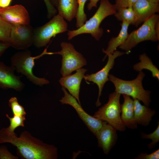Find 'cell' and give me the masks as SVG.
<instances>
[{"label":"cell","instance_id":"obj_1","mask_svg":"<svg viewBox=\"0 0 159 159\" xmlns=\"http://www.w3.org/2000/svg\"><path fill=\"white\" fill-rule=\"evenodd\" d=\"M8 143L16 146L17 154L22 159H56L57 148L44 143L33 137L27 131L22 132L17 137L16 134H9L2 128L0 130V143Z\"/></svg>","mask_w":159,"mask_h":159},{"label":"cell","instance_id":"obj_2","mask_svg":"<svg viewBox=\"0 0 159 159\" xmlns=\"http://www.w3.org/2000/svg\"><path fill=\"white\" fill-rule=\"evenodd\" d=\"M116 11L114 4H111L109 0H100L98 8L92 17L80 27L68 31V39L71 40L81 34H89L99 41L103 34V29L100 27L101 23L105 18L114 14Z\"/></svg>","mask_w":159,"mask_h":159},{"label":"cell","instance_id":"obj_3","mask_svg":"<svg viewBox=\"0 0 159 159\" xmlns=\"http://www.w3.org/2000/svg\"><path fill=\"white\" fill-rule=\"evenodd\" d=\"M45 55H52V53L47 52L46 49L39 55L33 57L29 50H22L16 53L11 57V66L14 70L25 76L33 84L42 86L49 84V81L45 78L36 76L33 70L35 66V60Z\"/></svg>","mask_w":159,"mask_h":159},{"label":"cell","instance_id":"obj_4","mask_svg":"<svg viewBox=\"0 0 159 159\" xmlns=\"http://www.w3.org/2000/svg\"><path fill=\"white\" fill-rule=\"evenodd\" d=\"M145 74L142 71L139 72L137 77L131 80H124L112 74H109V81L114 84L117 93L128 95L133 99L141 101L145 105L149 107L151 102V91L145 90L142 81Z\"/></svg>","mask_w":159,"mask_h":159},{"label":"cell","instance_id":"obj_5","mask_svg":"<svg viewBox=\"0 0 159 159\" xmlns=\"http://www.w3.org/2000/svg\"><path fill=\"white\" fill-rule=\"evenodd\" d=\"M159 16L154 14L145 21L138 29L129 34L119 48L127 53L138 43L146 40L156 42L159 39Z\"/></svg>","mask_w":159,"mask_h":159},{"label":"cell","instance_id":"obj_6","mask_svg":"<svg viewBox=\"0 0 159 159\" xmlns=\"http://www.w3.org/2000/svg\"><path fill=\"white\" fill-rule=\"evenodd\" d=\"M120 96L115 91L110 94L107 103L100 108L92 116L107 122L116 130L123 132L126 127L122 122L120 115Z\"/></svg>","mask_w":159,"mask_h":159},{"label":"cell","instance_id":"obj_7","mask_svg":"<svg viewBox=\"0 0 159 159\" xmlns=\"http://www.w3.org/2000/svg\"><path fill=\"white\" fill-rule=\"evenodd\" d=\"M68 24L59 14L54 15L49 22L34 29L33 44L40 48L46 47L51 38L67 30Z\"/></svg>","mask_w":159,"mask_h":159},{"label":"cell","instance_id":"obj_8","mask_svg":"<svg viewBox=\"0 0 159 159\" xmlns=\"http://www.w3.org/2000/svg\"><path fill=\"white\" fill-rule=\"evenodd\" d=\"M61 50L52 52V55L57 54L62 57L60 72L62 77L71 74L77 70L87 64L86 59L80 52L77 51L73 45L69 42H62L60 44Z\"/></svg>","mask_w":159,"mask_h":159},{"label":"cell","instance_id":"obj_9","mask_svg":"<svg viewBox=\"0 0 159 159\" xmlns=\"http://www.w3.org/2000/svg\"><path fill=\"white\" fill-rule=\"evenodd\" d=\"M34 29L30 25H12L9 43L11 47L19 50L27 49L33 44Z\"/></svg>","mask_w":159,"mask_h":159},{"label":"cell","instance_id":"obj_10","mask_svg":"<svg viewBox=\"0 0 159 159\" xmlns=\"http://www.w3.org/2000/svg\"><path fill=\"white\" fill-rule=\"evenodd\" d=\"M126 52H121L118 50H115L112 54L107 55L108 59L105 66L97 72L91 74H86L84 78L87 82H92L96 84L98 86L99 89L98 97L95 104L97 107L101 105L100 101V98L102 95V92L105 83L109 81L108 75L110 71L114 66L115 59L117 57L120 56Z\"/></svg>","mask_w":159,"mask_h":159},{"label":"cell","instance_id":"obj_11","mask_svg":"<svg viewBox=\"0 0 159 159\" xmlns=\"http://www.w3.org/2000/svg\"><path fill=\"white\" fill-rule=\"evenodd\" d=\"M62 90L64 95L59 100L60 102L62 104H68L73 107L80 118L95 135L102 127L103 121L87 114L83 109L77 100L69 93L64 87H62Z\"/></svg>","mask_w":159,"mask_h":159},{"label":"cell","instance_id":"obj_12","mask_svg":"<svg viewBox=\"0 0 159 159\" xmlns=\"http://www.w3.org/2000/svg\"><path fill=\"white\" fill-rule=\"evenodd\" d=\"M0 16L6 21L11 25L30 24L29 13L25 8L20 4L0 8Z\"/></svg>","mask_w":159,"mask_h":159},{"label":"cell","instance_id":"obj_13","mask_svg":"<svg viewBox=\"0 0 159 159\" xmlns=\"http://www.w3.org/2000/svg\"><path fill=\"white\" fill-rule=\"evenodd\" d=\"M116 131L111 125L103 121L102 127L95 135L98 147L102 148L106 154L109 153L116 144L118 138Z\"/></svg>","mask_w":159,"mask_h":159},{"label":"cell","instance_id":"obj_14","mask_svg":"<svg viewBox=\"0 0 159 159\" xmlns=\"http://www.w3.org/2000/svg\"><path fill=\"white\" fill-rule=\"evenodd\" d=\"M14 71L11 66L0 61V88L13 89L18 91L23 89L25 85L21 80L20 77L15 74Z\"/></svg>","mask_w":159,"mask_h":159},{"label":"cell","instance_id":"obj_15","mask_svg":"<svg viewBox=\"0 0 159 159\" xmlns=\"http://www.w3.org/2000/svg\"><path fill=\"white\" fill-rule=\"evenodd\" d=\"M135 14L134 25L138 27L155 13L159 12V4L147 0H138L132 6Z\"/></svg>","mask_w":159,"mask_h":159},{"label":"cell","instance_id":"obj_16","mask_svg":"<svg viewBox=\"0 0 159 159\" xmlns=\"http://www.w3.org/2000/svg\"><path fill=\"white\" fill-rule=\"evenodd\" d=\"M87 71V69L82 68L77 70L74 74L62 77L59 80L62 87L67 89L69 94L80 105L79 98L80 84Z\"/></svg>","mask_w":159,"mask_h":159},{"label":"cell","instance_id":"obj_17","mask_svg":"<svg viewBox=\"0 0 159 159\" xmlns=\"http://www.w3.org/2000/svg\"><path fill=\"white\" fill-rule=\"evenodd\" d=\"M122 95L124 102L121 105V120L126 127L136 129L138 126L134 119L133 100L128 95Z\"/></svg>","mask_w":159,"mask_h":159},{"label":"cell","instance_id":"obj_18","mask_svg":"<svg viewBox=\"0 0 159 159\" xmlns=\"http://www.w3.org/2000/svg\"><path fill=\"white\" fill-rule=\"evenodd\" d=\"M134 116L135 121L138 124L143 126L148 125L156 111L145 105L141 104L138 99H133Z\"/></svg>","mask_w":159,"mask_h":159},{"label":"cell","instance_id":"obj_19","mask_svg":"<svg viewBox=\"0 0 159 159\" xmlns=\"http://www.w3.org/2000/svg\"><path fill=\"white\" fill-rule=\"evenodd\" d=\"M130 24L127 22L122 21L121 24V28L118 35L112 37L109 41L108 46L105 50L103 49L102 52L106 54L103 60L109 54H112L117 48L122 45L125 41L128 35V29Z\"/></svg>","mask_w":159,"mask_h":159},{"label":"cell","instance_id":"obj_20","mask_svg":"<svg viewBox=\"0 0 159 159\" xmlns=\"http://www.w3.org/2000/svg\"><path fill=\"white\" fill-rule=\"evenodd\" d=\"M58 14L69 21L76 17L78 7L77 0H58Z\"/></svg>","mask_w":159,"mask_h":159},{"label":"cell","instance_id":"obj_21","mask_svg":"<svg viewBox=\"0 0 159 159\" xmlns=\"http://www.w3.org/2000/svg\"><path fill=\"white\" fill-rule=\"evenodd\" d=\"M139 59L140 62L133 65L134 69L139 72L143 69L148 70L152 73L153 77L159 80V70L147 55L145 53L140 55Z\"/></svg>","mask_w":159,"mask_h":159},{"label":"cell","instance_id":"obj_22","mask_svg":"<svg viewBox=\"0 0 159 159\" xmlns=\"http://www.w3.org/2000/svg\"><path fill=\"white\" fill-rule=\"evenodd\" d=\"M119 21H125L130 25H134L135 22V14L132 6L120 8L114 14Z\"/></svg>","mask_w":159,"mask_h":159},{"label":"cell","instance_id":"obj_23","mask_svg":"<svg viewBox=\"0 0 159 159\" xmlns=\"http://www.w3.org/2000/svg\"><path fill=\"white\" fill-rule=\"evenodd\" d=\"M25 116L14 115L13 117H10L6 114V116L9 119L10 124L7 127L2 128L5 132L9 134H15L14 131L16 128L19 126H24V122L26 120Z\"/></svg>","mask_w":159,"mask_h":159},{"label":"cell","instance_id":"obj_24","mask_svg":"<svg viewBox=\"0 0 159 159\" xmlns=\"http://www.w3.org/2000/svg\"><path fill=\"white\" fill-rule=\"evenodd\" d=\"M87 0H77L78 7L75 17L76 19V26L77 28L81 27L87 20V15L84 11V8L85 3Z\"/></svg>","mask_w":159,"mask_h":159},{"label":"cell","instance_id":"obj_25","mask_svg":"<svg viewBox=\"0 0 159 159\" xmlns=\"http://www.w3.org/2000/svg\"><path fill=\"white\" fill-rule=\"evenodd\" d=\"M8 104L11 108L13 115H25L26 113L24 108L19 104L16 97H11L9 100Z\"/></svg>","mask_w":159,"mask_h":159},{"label":"cell","instance_id":"obj_26","mask_svg":"<svg viewBox=\"0 0 159 159\" xmlns=\"http://www.w3.org/2000/svg\"><path fill=\"white\" fill-rule=\"evenodd\" d=\"M155 130L152 133L146 134L141 132V136L143 139H151V143L148 145V149L151 150L155 148L159 141V123Z\"/></svg>","mask_w":159,"mask_h":159},{"label":"cell","instance_id":"obj_27","mask_svg":"<svg viewBox=\"0 0 159 159\" xmlns=\"http://www.w3.org/2000/svg\"><path fill=\"white\" fill-rule=\"evenodd\" d=\"M12 25L0 22V41L9 43V36Z\"/></svg>","mask_w":159,"mask_h":159},{"label":"cell","instance_id":"obj_28","mask_svg":"<svg viewBox=\"0 0 159 159\" xmlns=\"http://www.w3.org/2000/svg\"><path fill=\"white\" fill-rule=\"evenodd\" d=\"M138 0H115L114 4L116 10L124 7L132 6Z\"/></svg>","mask_w":159,"mask_h":159},{"label":"cell","instance_id":"obj_29","mask_svg":"<svg viewBox=\"0 0 159 159\" xmlns=\"http://www.w3.org/2000/svg\"><path fill=\"white\" fill-rule=\"evenodd\" d=\"M18 158L17 157L13 155L9 151L5 146H0V159H17Z\"/></svg>","mask_w":159,"mask_h":159},{"label":"cell","instance_id":"obj_30","mask_svg":"<svg viewBox=\"0 0 159 159\" xmlns=\"http://www.w3.org/2000/svg\"><path fill=\"white\" fill-rule=\"evenodd\" d=\"M159 158V149L149 154H148L147 153H141L135 158V159H158Z\"/></svg>","mask_w":159,"mask_h":159},{"label":"cell","instance_id":"obj_31","mask_svg":"<svg viewBox=\"0 0 159 159\" xmlns=\"http://www.w3.org/2000/svg\"><path fill=\"white\" fill-rule=\"evenodd\" d=\"M46 5L48 11L47 17L50 18L56 15L57 11L55 7L51 3L49 0H43Z\"/></svg>","mask_w":159,"mask_h":159},{"label":"cell","instance_id":"obj_32","mask_svg":"<svg viewBox=\"0 0 159 159\" xmlns=\"http://www.w3.org/2000/svg\"><path fill=\"white\" fill-rule=\"evenodd\" d=\"M11 45L9 43L0 41V57Z\"/></svg>","mask_w":159,"mask_h":159},{"label":"cell","instance_id":"obj_33","mask_svg":"<svg viewBox=\"0 0 159 159\" xmlns=\"http://www.w3.org/2000/svg\"><path fill=\"white\" fill-rule=\"evenodd\" d=\"M12 0H0V8L7 7L11 4Z\"/></svg>","mask_w":159,"mask_h":159},{"label":"cell","instance_id":"obj_34","mask_svg":"<svg viewBox=\"0 0 159 159\" xmlns=\"http://www.w3.org/2000/svg\"><path fill=\"white\" fill-rule=\"evenodd\" d=\"M99 0H90L87 6L88 10H91L93 7H97V2Z\"/></svg>","mask_w":159,"mask_h":159},{"label":"cell","instance_id":"obj_35","mask_svg":"<svg viewBox=\"0 0 159 159\" xmlns=\"http://www.w3.org/2000/svg\"><path fill=\"white\" fill-rule=\"evenodd\" d=\"M52 4L57 8L58 6V0H49Z\"/></svg>","mask_w":159,"mask_h":159},{"label":"cell","instance_id":"obj_36","mask_svg":"<svg viewBox=\"0 0 159 159\" xmlns=\"http://www.w3.org/2000/svg\"><path fill=\"white\" fill-rule=\"evenodd\" d=\"M147 1L156 3H159V0H147Z\"/></svg>","mask_w":159,"mask_h":159},{"label":"cell","instance_id":"obj_37","mask_svg":"<svg viewBox=\"0 0 159 159\" xmlns=\"http://www.w3.org/2000/svg\"><path fill=\"white\" fill-rule=\"evenodd\" d=\"M0 22L2 23H8L6 22V21L5 20H4V19L0 16Z\"/></svg>","mask_w":159,"mask_h":159}]
</instances>
